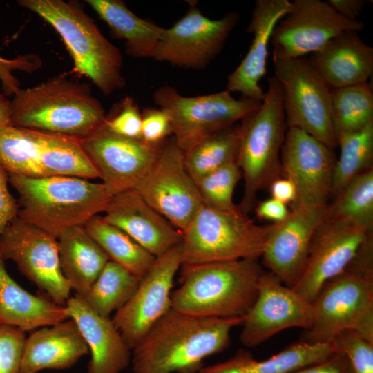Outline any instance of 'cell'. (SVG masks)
<instances>
[{
  "instance_id": "f546056e",
  "label": "cell",
  "mask_w": 373,
  "mask_h": 373,
  "mask_svg": "<svg viewBox=\"0 0 373 373\" xmlns=\"http://www.w3.org/2000/svg\"><path fill=\"white\" fill-rule=\"evenodd\" d=\"M35 131L39 161L46 176L64 175L87 180L99 178L80 140Z\"/></svg>"
},
{
  "instance_id": "9c48e42d",
  "label": "cell",
  "mask_w": 373,
  "mask_h": 373,
  "mask_svg": "<svg viewBox=\"0 0 373 373\" xmlns=\"http://www.w3.org/2000/svg\"><path fill=\"white\" fill-rule=\"evenodd\" d=\"M153 99L168 115L173 138L184 152L209 135L234 125L262 103L245 97L237 99L227 90L185 97L166 85L157 89Z\"/></svg>"
},
{
  "instance_id": "484cf974",
  "label": "cell",
  "mask_w": 373,
  "mask_h": 373,
  "mask_svg": "<svg viewBox=\"0 0 373 373\" xmlns=\"http://www.w3.org/2000/svg\"><path fill=\"white\" fill-rule=\"evenodd\" d=\"M68 318L66 305L33 295L18 285L8 273L0 256V324L26 332Z\"/></svg>"
},
{
  "instance_id": "4dcf8cb0",
  "label": "cell",
  "mask_w": 373,
  "mask_h": 373,
  "mask_svg": "<svg viewBox=\"0 0 373 373\" xmlns=\"http://www.w3.org/2000/svg\"><path fill=\"white\" fill-rule=\"evenodd\" d=\"M84 227L110 260L139 278H142L149 271L156 258L124 231L105 221L102 216L92 218Z\"/></svg>"
},
{
  "instance_id": "6da1fadb",
  "label": "cell",
  "mask_w": 373,
  "mask_h": 373,
  "mask_svg": "<svg viewBox=\"0 0 373 373\" xmlns=\"http://www.w3.org/2000/svg\"><path fill=\"white\" fill-rule=\"evenodd\" d=\"M244 316L205 318L171 308L132 350L134 373H196L203 360L225 350Z\"/></svg>"
},
{
  "instance_id": "7dc6e473",
  "label": "cell",
  "mask_w": 373,
  "mask_h": 373,
  "mask_svg": "<svg viewBox=\"0 0 373 373\" xmlns=\"http://www.w3.org/2000/svg\"><path fill=\"white\" fill-rule=\"evenodd\" d=\"M269 189L271 198L285 204H293L297 200V192L294 184L286 178H279L274 180Z\"/></svg>"
},
{
  "instance_id": "f1b7e54d",
  "label": "cell",
  "mask_w": 373,
  "mask_h": 373,
  "mask_svg": "<svg viewBox=\"0 0 373 373\" xmlns=\"http://www.w3.org/2000/svg\"><path fill=\"white\" fill-rule=\"evenodd\" d=\"M108 26L113 37L124 39L127 54L135 58H152L164 28L143 19L121 0H86Z\"/></svg>"
},
{
  "instance_id": "1f68e13d",
  "label": "cell",
  "mask_w": 373,
  "mask_h": 373,
  "mask_svg": "<svg viewBox=\"0 0 373 373\" xmlns=\"http://www.w3.org/2000/svg\"><path fill=\"white\" fill-rule=\"evenodd\" d=\"M141 278L109 260L87 293L82 296L99 315L109 318L122 308L135 293Z\"/></svg>"
},
{
  "instance_id": "c3c4849f",
  "label": "cell",
  "mask_w": 373,
  "mask_h": 373,
  "mask_svg": "<svg viewBox=\"0 0 373 373\" xmlns=\"http://www.w3.org/2000/svg\"><path fill=\"white\" fill-rule=\"evenodd\" d=\"M327 2L338 14L350 20H357L366 3L365 0H329Z\"/></svg>"
},
{
  "instance_id": "e575fe53",
  "label": "cell",
  "mask_w": 373,
  "mask_h": 373,
  "mask_svg": "<svg viewBox=\"0 0 373 373\" xmlns=\"http://www.w3.org/2000/svg\"><path fill=\"white\" fill-rule=\"evenodd\" d=\"M340 155L336 160L331 194L338 195L356 176L372 167L373 122L363 128L336 137Z\"/></svg>"
},
{
  "instance_id": "ab89813d",
  "label": "cell",
  "mask_w": 373,
  "mask_h": 373,
  "mask_svg": "<svg viewBox=\"0 0 373 373\" xmlns=\"http://www.w3.org/2000/svg\"><path fill=\"white\" fill-rule=\"evenodd\" d=\"M25 332L0 324V373H19L26 341Z\"/></svg>"
},
{
  "instance_id": "ac0fdd59",
  "label": "cell",
  "mask_w": 373,
  "mask_h": 373,
  "mask_svg": "<svg viewBox=\"0 0 373 373\" xmlns=\"http://www.w3.org/2000/svg\"><path fill=\"white\" fill-rule=\"evenodd\" d=\"M80 142L102 183L113 195L136 189L151 169L162 145L115 135L104 125Z\"/></svg>"
},
{
  "instance_id": "7402d4cb",
  "label": "cell",
  "mask_w": 373,
  "mask_h": 373,
  "mask_svg": "<svg viewBox=\"0 0 373 373\" xmlns=\"http://www.w3.org/2000/svg\"><path fill=\"white\" fill-rule=\"evenodd\" d=\"M289 0H257L247 32L253 35L249 51L228 76L226 90L262 102L265 92L260 81L267 72L268 46L277 23L289 12Z\"/></svg>"
},
{
  "instance_id": "2e32d148",
  "label": "cell",
  "mask_w": 373,
  "mask_h": 373,
  "mask_svg": "<svg viewBox=\"0 0 373 373\" xmlns=\"http://www.w3.org/2000/svg\"><path fill=\"white\" fill-rule=\"evenodd\" d=\"M372 238L373 230L325 216L314 233L305 266L293 289L312 303L322 285L345 269Z\"/></svg>"
},
{
  "instance_id": "836d02e7",
  "label": "cell",
  "mask_w": 373,
  "mask_h": 373,
  "mask_svg": "<svg viewBox=\"0 0 373 373\" xmlns=\"http://www.w3.org/2000/svg\"><path fill=\"white\" fill-rule=\"evenodd\" d=\"M331 113L336 137L373 122L372 82L331 89Z\"/></svg>"
},
{
  "instance_id": "7bdbcfd3",
  "label": "cell",
  "mask_w": 373,
  "mask_h": 373,
  "mask_svg": "<svg viewBox=\"0 0 373 373\" xmlns=\"http://www.w3.org/2000/svg\"><path fill=\"white\" fill-rule=\"evenodd\" d=\"M172 135L168 115L162 109L146 108L142 113V140L150 144L160 145Z\"/></svg>"
},
{
  "instance_id": "b9f144b4",
  "label": "cell",
  "mask_w": 373,
  "mask_h": 373,
  "mask_svg": "<svg viewBox=\"0 0 373 373\" xmlns=\"http://www.w3.org/2000/svg\"><path fill=\"white\" fill-rule=\"evenodd\" d=\"M41 66V58L33 53L20 55L10 59L0 56V82L3 95L13 96L21 88L19 80L12 74L13 71L32 73Z\"/></svg>"
},
{
  "instance_id": "44dd1931",
  "label": "cell",
  "mask_w": 373,
  "mask_h": 373,
  "mask_svg": "<svg viewBox=\"0 0 373 373\" xmlns=\"http://www.w3.org/2000/svg\"><path fill=\"white\" fill-rule=\"evenodd\" d=\"M102 216L155 257L182 242V231L151 207L135 189L113 195Z\"/></svg>"
},
{
  "instance_id": "7c38bea8",
  "label": "cell",
  "mask_w": 373,
  "mask_h": 373,
  "mask_svg": "<svg viewBox=\"0 0 373 373\" xmlns=\"http://www.w3.org/2000/svg\"><path fill=\"white\" fill-rule=\"evenodd\" d=\"M0 256L13 261L52 300L66 305L72 289L61 269L57 238L17 217L0 233Z\"/></svg>"
},
{
  "instance_id": "f35d334b",
  "label": "cell",
  "mask_w": 373,
  "mask_h": 373,
  "mask_svg": "<svg viewBox=\"0 0 373 373\" xmlns=\"http://www.w3.org/2000/svg\"><path fill=\"white\" fill-rule=\"evenodd\" d=\"M334 352L344 354L354 373H373V343L357 332L345 329L329 342Z\"/></svg>"
},
{
  "instance_id": "681fc988",
  "label": "cell",
  "mask_w": 373,
  "mask_h": 373,
  "mask_svg": "<svg viewBox=\"0 0 373 373\" xmlns=\"http://www.w3.org/2000/svg\"><path fill=\"white\" fill-rule=\"evenodd\" d=\"M11 104L3 94L0 95V126L11 124Z\"/></svg>"
},
{
  "instance_id": "cb8c5ba5",
  "label": "cell",
  "mask_w": 373,
  "mask_h": 373,
  "mask_svg": "<svg viewBox=\"0 0 373 373\" xmlns=\"http://www.w3.org/2000/svg\"><path fill=\"white\" fill-rule=\"evenodd\" d=\"M309 60L330 89L368 82L373 73V48L354 31L334 37Z\"/></svg>"
},
{
  "instance_id": "8992f818",
  "label": "cell",
  "mask_w": 373,
  "mask_h": 373,
  "mask_svg": "<svg viewBox=\"0 0 373 373\" xmlns=\"http://www.w3.org/2000/svg\"><path fill=\"white\" fill-rule=\"evenodd\" d=\"M17 2L54 28L72 57L74 71L90 79L104 95L125 86L120 50L102 35L79 3L63 0Z\"/></svg>"
},
{
  "instance_id": "30bf717a",
  "label": "cell",
  "mask_w": 373,
  "mask_h": 373,
  "mask_svg": "<svg viewBox=\"0 0 373 373\" xmlns=\"http://www.w3.org/2000/svg\"><path fill=\"white\" fill-rule=\"evenodd\" d=\"M287 128L300 129L329 147L337 146L331 89L309 59L272 57Z\"/></svg>"
},
{
  "instance_id": "ee69618b",
  "label": "cell",
  "mask_w": 373,
  "mask_h": 373,
  "mask_svg": "<svg viewBox=\"0 0 373 373\" xmlns=\"http://www.w3.org/2000/svg\"><path fill=\"white\" fill-rule=\"evenodd\" d=\"M9 174L0 164V233L17 218L19 206L8 188Z\"/></svg>"
},
{
  "instance_id": "f6af8a7d",
  "label": "cell",
  "mask_w": 373,
  "mask_h": 373,
  "mask_svg": "<svg viewBox=\"0 0 373 373\" xmlns=\"http://www.w3.org/2000/svg\"><path fill=\"white\" fill-rule=\"evenodd\" d=\"M292 373H354L347 357L334 352L326 359Z\"/></svg>"
},
{
  "instance_id": "d590c367",
  "label": "cell",
  "mask_w": 373,
  "mask_h": 373,
  "mask_svg": "<svg viewBox=\"0 0 373 373\" xmlns=\"http://www.w3.org/2000/svg\"><path fill=\"white\" fill-rule=\"evenodd\" d=\"M0 164L9 175L46 177L39 161L35 130L0 126Z\"/></svg>"
},
{
  "instance_id": "277c9868",
  "label": "cell",
  "mask_w": 373,
  "mask_h": 373,
  "mask_svg": "<svg viewBox=\"0 0 373 373\" xmlns=\"http://www.w3.org/2000/svg\"><path fill=\"white\" fill-rule=\"evenodd\" d=\"M171 308L205 318L242 317L251 307L264 270L258 259L182 265Z\"/></svg>"
},
{
  "instance_id": "83f0119b",
  "label": "cell",
  "mask_w": 373,
  "mask_h": 373,
  "mask_svg": "<svg viewBox=\"0 0 373 373\" xmlns=\"http://www.w3.org/2000/svg\"><path fill=\"white\" fill-rule=\"evenodd\" d=\"M62 274L76 294L84 296L110 260L84 226L64 231L57 238Z\"/></svg>"
},
{
  "instance_id": "8d00e7d4",
  "label": "cell",
  "mask_w": 373,
  "mask_h": 373,
  "mask_svg": "<svg viewBox=\"0 0 373 373\" xmlns=\"http://www.w3.org/2000/svg\"><path fill=\"white\" fill-rule=\"evenodd\" d=\"M325 217L373 230V168L353 178L327 205Z\"/></svg>"
},
{
  "instance_id": "603a6c76",
  "label": "cell",
  "mask_w": 373,
  "mask_h": 373,
  "mask_svg": "<svg viewBox=\"0 0 373 373\" xmlns=\"http://www.w3.org/2000/svg\"><path fill=\"white\" fill-rule=\"evenodd\" d=\"M91 353L88 373H120L131 361V350L109 318L92 310L76 294L66 303Z\"/></svg>"
},
{
  "instance_id": "ffe728a7",
  "label": "cell",
  "mask_w": 373,
  "mask_h": 373,
  "mask_svg": "<svg viewBox=\"0 0 373 373\" xmlns=\"http://www.w3.org/2000/svg\"><path fill=\"white\" fill-rule=\"evenodd\" d=\"M326 207L293 203L289 216L282 222L274 223L261 258L269 271L288 287H293L303 273L312 240L325 216Z\"/></svg>"
},
{
  "instance_id": "d6986e66",
  "label": "cell",
  "mask_w": 373,
  "mask_h": 373,
  "mask_svg": "<svg viewBox=\"0 0 373 373\" xmlns=\"http://www.w3.org/2000/svg\"><path fill=\"white\" fill-rule=\"evenodd\" d=\"M282 173L294 184V203L326 207L336 159L334 149L306 132L287 128L281 149Z\"/></svg>"
},
{
  "instance_id": "ba28073f",
  "label": "cell",
  "mask_w": 373,
  "mask_h": 373,
  "mask_svg": "<svg viewBox=\"0 0 373 373\" xmlns=\"http://www.w3.org/2000/svg\"><path fill=\"white\" fill-rule=\"evenodd\" d=\"M273 226L255 224L240 209L203 205L182 231V265L258 259Z\"/></svg>"
},
{
  "instance_id": "3957f363",
  "label": "cell",
  "mask_w": 373,
  "mask_h": 373,
  "mask_svg": "<svg viewBox=\"0 0 373 373\" xmlns=\"http://www.w3.org/2000/svg\"><path fill=\"white\" fill-rule=\"evenodd\" d=\"M311 304L312 323L300 341L327 343L350 329L373 343V238L345 269L322 285Z\"/></svg>"
},
{
  "instance_id": "bcb514c9",
  "label": "cell",
  "mask_w": 373,
  "mask_h": 373,
  "mask_svg": "<svg viewBox=\"0 0 373 373\" xmlns=\"http://www.w3.org/2000/svg\"><path fill=\"white\" fill-rule=\"evenodd\" d=\"M255 211L258 218L271 220L274 223L283 222L290 213L286 204L272 198L258 204Z\"/></svg>"
},
{
  "instance_id": "d6a6232c",
  "label": "cell",
  "mask_w": 373,
  "mask_h": 373,
  "mask_svg": "<svg viewBox=\"0 0 373 373\" xmlns=\"http://www.w3.org/2000/svg\"><path fill=\"white\" fill-rule=\"evenodd\" d=\"M239 127L233 125L204 138L184 153L186 169L195 182L233 162L239 149Z\"/></svg>"
},
{
  "instance_id": "5bb4252c",
  "label": "cell",
  "mask_w": 373,
  "mask_h": 373,
  "mask_svg": "<svg viewBox=\"0 0 373 373\" xmlns=\"http://www.w3.org/2000/svg\"><path fill=\"white\" fill-rule=\"evenodd\" d=\"M187 12L173 26L164 28L153 59L186 68L206 67L221 51L239 15L231 12L219 19L204 16L189 3Z\"/></svg>"
},
{
  "instance_id": "60d3db41",
  "label": "cell",
  "mask_w": 373,
  "mask_h": 373,
  "mask_svg": "<svg viewBox=\"0 0 373 373\" xmlns=\"http://www.w3.org/2000/svg\"><path fill=\"white\" fill-rule=\"evenodd\" d=\"M104 127L122 137L142 139V113L132 97L126 96L123 99L119 111L111 119H106Z\"/></svg>"
},
{
  "instance_id": "4316f807",
  "label": "cell",
  "mask_w": 373,
  "mask_h": 373,
  "mask_svg": "<svg viewBox=\"0 0 373 373\" xmlns=\"http://www.w3.org/2000/svg\"><path fill=\"white\" fill-rule=\"evenodd\" d=\"M329 343L308 344L298 341L262 361L240 349L229 359L202 367L198 373H292L319 363L334 353Z\"/></svg>"
},
{
  "instance_id": "4fadbf2b",
  "label": "cell",
  "mask_w": 373,
  "mask_h": 373,
  "mask_svg": "<svg viewBox=\"0 0 373 373\" xmlns=\"http://www.w3.org/2000/svg\"><path fill=\"white\" fill-rule=\"evenodd\" d=\"M365 24L347 19L327 1L294 0L277 23L271 38L272 57L294 58L312 54L344 32H359Z\"/></svg>"
},
{
  "instance_id": "52a82bcc",
  "label": "cell",
  "mask_w": 373,
  "mask_h": 373,
  "mask_svg": "<svg viewBox=\"0 0 373 373\" xmlns=\"http://www.w3.org/2000/svg\"><path fill=\"white\" fill-rule=\"evenodd\" d=\"M237 164L244 178L240 209L245 214L256 204L259 191L281 178V149L287 126L279 83L273 75L260 106L242 120Z\"/></svg>"
},
{
  "instance_id": "d4e9b609",
  "label": "cell",
  "mask_w": 373,
  "mask_h": 373,
  "mask_svg": "<svg viewBox=\"0 0 373 373\" xmlns=\"http://www.w3.org/2000/svg\"><path fill=\"white\" fill-rule=\"evenodd\" d=\"M88 352L77 324L68 318L36 330L26 338L19 373L67 369Z\"/></svg>"
},
{
  "instance_id": "7a4b0ae2",
  "label": "cell",
  "mask_w": 373,
  "mask_h": 373,
  "mask_svg": "<svg viewBox=\"0 0 373 373\" xmlns=\"http://www.w3.org/2000/svg\"><path fill=\"white\" fill-rule=\"evenodd\" d=\"M8 178L19 196L17 217L56 238L104 212L113 195L104 183L77 177Z\"/></svg>"
},
{
  "instance_id": "8fae6325",
  "label": "cell",
  "mask_w": 373,
  "mask_h": 373,
  "mask_svg": "<svg viewBox=\"0 0 373 373\" xmlns=\"http://www.w3.org/2000/svg\"><path fill=\"white\" fill-rule=\"evenodd\" d=\"M178 230H184L203 206L188 173L184 151L173 138L163 143L150 171L135 189Z\"/></svg>"
},
{
  "instance_id": "5b68a950",
  "label": "cell",
  "mask_w": 373,
  "mask_h": 373,
  "mask_svg": "<svg viewBox=\"0 0 373 373\" xmlns=\"http://www.w3.org/2000/svg\"><path fill=\"white\" fill-rule=\"evenodd\" d=\"M11 125L79 140L104 126V109L88 84L64 76L13 95Z\"/></svg>"
},
{
  "instance_id": "e0dca14e",
  "label": "cell",
  "mask_w": 373,
  "mask_h": 373,
  "mask_svg": "<svg viewBox=\"0 0 373 373\" xmlns=\"http://www.w3.org/2000/svg\"><path fill=\"white\" fill-rule=\"evenodd\" d=\"M312 320V304L273 273L264 271L256 298L244 316L240 342L254 347L287 328L307 329Z\"/></svg>"
},
{
  "instance_id": "74e56055",
  "label": "cell",
  "mask_w": 373,
  "mask_h": 373,
  "mask_svg": "<svg viewBox=\"0 0 373 373\" xmlns=\"http://www.w3.org/2000/svg\"><path fill=\"white\" fill-rule=\"evenodd\" d=\"M241 171L237 162L227 164L204 176L196 182L203 205L223 211L240 209L233 195Z\"/></svg>"
},
{
  "instance_id": "9a60e30c",
  "label": "cell",
  "mask_w": 373,
  "mask_h": 373,
  "mask_svg": "<svg viewBox=\"0 0 373 373\" xmlns=\"http://www.w3.org/2000/svg\"><path fill=\"white\" fill-rule=\"evenodd\" d=\"M182 265L181 243L156 257L129 300L111 319L131 350L171 308V289Z\"/></svg>"
}]
</instances>
